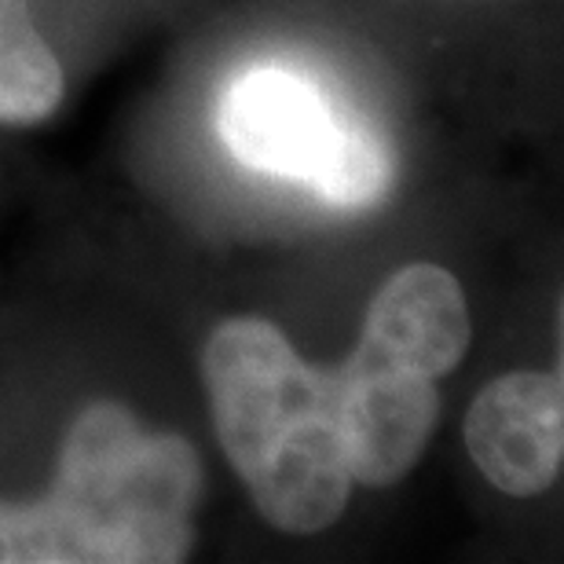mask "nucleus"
Instances as JSON below:
<instances>
[{
  "mask_svg": "<svg viewBox=\"0 0 564 564\" xmlns=\"http://www.w3.org/2000/svg\"><path fill=\"white\" fill-rule=\"evenodd\" d=\"M63 66L26 0H0V126H37L63 104Z\"/></svg>",
  "mask_w": 564,
  "mask_h": 564,
  "instance_id": "obj_6",
  "label": "nucleus"
},
{
  "mask_svg": "<svg viewBox=\"0 0 564 564\" xmlns=\"http://www.w3.org/2000/svg\"><path fill=\"white\" fill-rule=\"evenodd\" d=\"M466 451L491 488L535 499L564 469V381L557 370H513L488 381L466 414Z\"/></svg>",
  "mask_w": 564,
  "mask_h": 564,
  "instance_id": "obj_5",
  "label": "nucleus"
},
{
  "mask_svg": "<svg viewBox=\"0 0 564 564\" xmlns=\"http://www.w3.org/2000/svg\"><path fill=\"white\" fill-rule=\"evenodd\" d=\"M473 326L462 282L440 264H408L367 304L337 375L348 473L392 488L419 466L440 419V381L466 359Z\"/></svg>",
  "mask_w": 564,
  "mask_h": 564,
  "instance_id": "obj_3",
  "label": "nucleus"
},
{
  "mask_svg": "<svg viewBox=\"0 0 564 564\" xmlns=\"http://www.w3.org/2000/svg\"><path fill=\"white\" fill-rule=\"evenodd\" d=\"M220 137L235 162L293 180L341 209L389 195L397 158L359 118H341L308 77L282 66L239 74L220 104Z\"/></svg>",
  "mask_w": 564,
  "mask_h": 564,
  "instance_id": "obj_4",
  "label": "nucleus"
},
{
  "mask_svg": "<svg viewBox=\"0 0 564 564\" xmlns=\"http://www.w3.org/2000/svg\"><path fill=\"white\" fill-rule=\"evenodd\" d=\"M202 458L118 400L77 411L48 491L0 499V564H180L195 550Z\"/></svg>",
  "mask_w": 564,
  "mask_h": 564,
  "instance_id": "obj_1",
  "label": "nucleus"
},
{
  "mask_svg": "<svg viewBox=\"0 0 564 564\" xmlns=\"http://www.w3.org/2000/svg\"><path fill=\"white\" fill-rule=\"evenodd\" d=\"M213 429L253 510L286 535L337 524L352 502L334 367H312L261 315H235L202 348Z\"/></svg>",
  "mask_w": 564,
  "mask_h": 564,
  "instance_id": "obj_2",
  "label": "nucleus"
}]
</instances>
